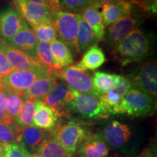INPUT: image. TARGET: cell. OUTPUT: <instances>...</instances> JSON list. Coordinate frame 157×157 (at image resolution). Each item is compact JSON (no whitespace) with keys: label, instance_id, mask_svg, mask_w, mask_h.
<instances>
[{"label":"cell","instance_id":"1","mask_svg":"<svg viewBox=\"0 0 157 157\" xmlns=\"http://www.w3.org/2000/svg\"><path fill=\"white\" fill-rule=\"evenodd\" d=\"M152 37L140 29H136L118 44L113 50V58L122 66L140 62L152 51Z\"/></svg>","mask_w":157,"mask_h":157},{"label":"cell","instance_id":"2","mask_svg":"<svg viewBox=\"0 0 157 157\" xmlns=\"http://www.w3.org/2000/svg\"><path fill=\"white\" fill-rule=\"evenodd\" d=\"M121 109L123 114L135 117L154 114L156 109V100L148 94L132 87L122 98Z\"/></svg>","mask_w":157,"mask_h":157},{"label":"cell","instance_id":"3","mask_svg":"<svg viewBox=\"0 0 157 157\" xmlns=\"http://www.w3.org/2000/svg\"><path fill=\"white\" fill-rule=\"evenodd\" d=\"M133 87L156 99L157 96V66L155 60L143 62L128 76Z\"/></svg>","mask_w":157,"mask_h":157},{"label":"cell","instance_id":"4","mask_svg":"<svg viewBox=\"0 0 157 157\" xmlns=\"http://www.w3.org/2000/svg\"><path fill=\"white\" fill-rule=\"evenodd\" d=\"M78 14L59 11L53 16V25L58 32V37L68 48L78 52L77 32Z\"/></svg>","mask_w":157,"mask_h":157},{"label":"cell","instance_id":"5","mask_svg":"<svg viewBox=\"0 0 157 157\" xmlns=\"http://www.w3.org/2000/svg\"><path fill=\"white\" fill-rule=\"evenodd\" d=\"M48 75L52 74L46 70H13L0 78V82L3 89L23 95L37 78Z\"/></svg>","mask_w":157,"mask_h":157},{"label":"cell","instance_id":"6","mask_svg":"<svg viewBox=\"0 0 157 157\" xmlns=\"http://www.w3.org/2000/svg\"><path fill=\"white\" fill-rule=\"evenodd\" d=\"M67 107L87 119H106L110 116L99 98L90 93H78L76 90L74 99Z\"/></svg>","mask_w":157,"mask_h":157},{"label":"cell","instance_id":"7","mask_svg":"<svg viewBox=\"0 0 157 157\" xmlns=\"http://www.w3.org/2000/svg\"><path fill=\"white\" fill-rule=\"evenodd\" d=\"M13 8L31 26L48 23L53 25L55 13L46 4H35L24 0H13Z\"/></svg>","mask_w":157,"mask_h":157},{"label":"cell","instance_id":"8","mask_svg":"<svg viewBox=\"0 0 157 157\" xmlns=\"http://www.w3.org/2000/svg\"><path fill=\"white\" fill-rule=\"evenodd\" d=\"M143 22V18L141 15L132 13L122 17L110 25L104 36L108 47L113 50L121 41H122L129 33L137 29V26Z\"/></svg>","mask_w":157,"mask_h":157},{"label":"cell","instance_id":"9","mask_svg":"<svg viewBox=\"0 0 157 157\" xmlns=\"http://www.w3.org/2000/svg\"><path fill=\"white\" fill-rule=\"evenodd\" d=\"M54 76L78 93H90L98 97L93 87L92 76L87 72L78 70L74 66L62 68L57 71Z\"/></svg>","mask_w":157,"mask_h":157},{"label":"cell","instance_id":"10","mask_svg":"<svg viewBox=\"0 0 157 157\" xmlns=\"http://www.w3.org/2000/svg\"><path fill=\"white\" fill-rule=\"evenodd\" d=\"M0 49L7 57L13 70H46L39 62L38 59L15 48L1 37Z\"/></svg>","mask_w":157,"mask_h":157},{"label":"cell","instance_id":"11","mask_svg":"<svg viewBox=\"0 0 157 157\" xmlns=\"http://www.w3.org/2000/svg\"><path fill=\"white\" fill-rule=\"evenodd\" d=\"M87 132L83 127L76 123H68L57 126L52 132L55 138L61 145L68 156H72L76 151L78 143Z\"/></svg>","mask_w":157,"mask_h":157},{"label":"cell","instance_id":"12","mask_svg":"<svg viewBox=\"0 0 157 157\" xmlns=\"http://www.w3.org/2000/svg\"><path fill=\"white\" fill-rule=\"evenodd\" d=\"M74 95L75 90L68 87L64 82L58 79L50 93L41 101L61 116L68 104L74 99Z\"/></svg>","mask_w":157,"mask_h":157},{"label":"cell","instance_id":"13","mask_svg":"<svg viewBox=\"0 0 157 157\" xmlns=\"http://www.w3.org/2000/svg\"><path fill=\"white\" fill-rule=\"evenodd\" d=\"M80 157H107L109 148L101 135L87 132L76 148Z\"/></svg>","mask_w":157,"mask_h":157},{"label":"cell","instance_id":"14","mask_svg":"<svg viewBox=\"0 0 157 157\" xmlns=\"http://www.w3.org/2000/svg\"><path fill=\"white\" fill-rule=\"evenodd\" d=\"M33 125L48 132H52L57 127L60 114L56 110L36 100Z\"/></svg>","mask_w":157,"mask_h":157},{"label":"cell","instance_id":"15","mask_svg":"<svg viewBox=\"0 0 157 157\" xmlns=\"http://www.w3.org/2000/svg\"><path fill=\"white\" fill-rule=\"evenodd\" d=\"M101 13L104 25L110 26L125 15L132 13L133 5L130 1L117 0L103 5Z\"/></svg>","mask_w":157,"mask_h":157},{"label":"cell","instance_id":"16","mask_svg":"<svg viewBox=\"0 0 157 157\" xmlns=\"http://www.w3.org/2000/svg\"><path fill=\"white\" fill-rule=\"evenodd\" d=\"M7 41L15 48L36 58V50L38 41L34 31L29 28L26 22L21 30Z\"/></svg>","mask_w":157,"mask_h":157},{"label":"cell","instance_id":"17","mask_svg":"<svg viewBox=\"0 0 157 157\" xmlns=\"http://www.w3.org/2000/svg\"><path fill=\"white\" fill-rule=\"evenodd\" d=\"M25 21L13 8L0 13V37L8 40L25 24Z\"/></svg>","mask_w":157,"mask_h":157},{"label":"cell","instance_id":"18","mask_svg":"<svg viewBox=\"0 0 157 157\" xmlns=\"http://www.w3.org/2000/svg\"><path fill=\"white\" fill-rule=\"evenodd\" d=\"M131 135L130 128L127 124L113 121L104 129L103 138L111 146L119 148L127 143Z\"/></svg>","mask_w":157,"mask_h":157},{"label":"cell","instance_id":"19","mask_svg":"<svg viewBox=\"0 0 157 157\" xmlns=\"http://www.w3.org/2000/svg\"><path fill=\"white\" fill-rule=\"evenodd\" d=\"M50 135L48 131L39 129L34 125H30L21 129L18 143L29 153L33 151L34 154Z\"/></svg>","mask_w":157,"mask_h":157},{"label":"cell","instance_id":"20","mask_svg":"<svg viewBox=\"0 0 157 157\" xmlns=\"http://www.w3.org/2000/svg\"><path fill=\"white\" fill-rule=\"evenodd\" d=\"M58 80L53 75L39 77L23 93V99L42 100L50 93Z\"/></svg>","mask_w":157,"mask_h":157},{"label":"cell","instance_id":"21","mask_svg":"<svg viewBox=\"0 0 157 157\" xmlns=\"http://www.w3.org/2000/svg\"><path fill=\"white\" fill-rule=\"evenodd\" d=\"M103 51L97 44L93 45L84 52V56L79 62L74 66L78 70L85 71L96 70L103 66L105 62Z\"/></svg>","mask_w":157,"mask_h":157},{"label":"cell","instance_id":"22","mask_svg":"<svg viewBox=\"0 0 157 157\" xmlns=\"http://www.w3.org/2000/svg\"><path fill=\"white\" fill-rule=\"evenodd\" d=\"M80 15L92 29L97 42L103 40L105 34V27L98 8L92 6L82 11Z\"/></svg>","mask_w":157,"mask_h":157},{"label":"cell","instance_id":"23","mask_svg":"<svg viewBox=\"0 0 157 157\" xmlns=\"http://www.w3.org/2000/svg\"><path fill=\"white\" fill-rule=\"evenodd\" d=\"M78 22L77 46L78 52H84L98 42L92 29L80 14H78Z\"/></svg>","mask_w":157,"mask_h":157},{"label":"cell","instance_id":"24","mask_svg":"<svg viewBox=\"0 0 157 157\" xmlns=\"http://www.w3.org/2000/svg\"><path fill=\"white\" fill-rule=\"evenodd\" d=\"M31 156L32 157H66L68 154L51 133Z\"/></svg>","mask_w":157,"mask_h":157},{"label":"cell","instance_id":"25","mask_svg":"<svg viewBox=\"0 0 157 157\" xmlns=\"http://www.w3.org/2000/svg\"><path fill=\"white\" fill-rule=\"evenodd\" d=\"M50 49L57 65L61 68L69 66L74 63L71 50L60 40L56 39L50 43Z\"/></svg>","mask_w":157,"mask_h":157},{"label":"cell","instance_id":"26","mask_svg":"<svg viewBox=\"0 0 157 157\" xmlns=\"http://www.w3.org/2000/svg\"><path fill=\"white\" fill-rule=\"evenodd\" d=\"M36 58L39 62L51 74H54L62 68L57 65L50 49V44L39 42L36 46Z\"/></svg>","mask_w":157,"mask_h":157},{"label":"cell","instance_id":"27","mask_svg":"<svg viewBox=\"0 0 157 157\" xmlns=\"http://www.w3.org/2000/svg\"><path fill=\"white\" fill-rule=\"evenodd\" d=\"M36 109V102L31 99H24L18 115L15 119V123L20 128L33 125Z\"/></svg>","mask_w":157,"mask_h":157},{"label":"cell","instance_id":"28","mask_svg":"<svg viewBox=\"0 0 157 157\" xmlns=\"http://www.w3.org/2000/svg\"><path fill=\"white\" fill-rule=\"evenodd\" d=\"M99 99L103 104L105 111L111 114H123L121 109L122 97L117 93L110 90L105 93L99 96Z\"/></svg>","mask_w":157,"mask_h":157},{"label":"cell","instance_id":"29","mask_svg":"<svg viewBox=\"0 0 157 157\" xmlns=\"http://www.w3.org/2000/svg\"><path fill=\"white\" fill-rule=\"evenodd\" d=\"M21 128L16 123L7 124L0 121V153L6 145L12 143H18Z\"/></svg>","mask_w":157,"mask_h":157},{"label":"cell","instance_id":"30","mask_svg":"<svg viewBox=\"0 0 157 157\" xmlns=\"http://www.w3.org/2000/svg\"><path fill=\"white\" fill-rule=\"evenodd\" d=\"M3 92L5 97L6 112L10 119L15 122L24 99L22 95L11 93L5 89H3Z\"/></svg>","mask_w":157,"mask_h":157},{"label":"cell","instance_id":"31","mask_svg":"<svg viewBox=\"0 0 157 157\" xmlns=\"http://www.w3.org/2000/svg\"><path fill=\"white\" fill-rule=\"evenodd\" d=\"M93 87L99 97L112 89L113 86V74L102 71L94 72L93 77Z\"/></svg>","mask_w":157,"mask_h":157},{"label":"cell","instance_id":"32","mask_svg":"<svg viewBox=\"0 0 157 157\" xmlns=\"http://www.w3.org/2000/svg\"><path fill=\"white\" fill-rule=\"evenodd\" d=\"M31 27L35 36L39 42L50 43L58 38V32L53 25L41 23Z\"/></svg>","mask_w":157,"mask_h":157},{"label":"cell","instance_id":"33","mask_svg":"<svg viewBox=\"0 0 157 157\" xmlns=\"http://www.w3.org/2000/svg\"><path fill=\"white\" fill-rule=\"evenodd\" d=\"M60 9L65 12L80 14L88 7H94V0H59Z\"/></svg>","mask_w":157,"mask_h":157},{"label":"cell","instance_id":"34","mask_svg":"<svg viewBox=\"0 0 157 157\" xmlns=\"http://www.w3.org/2000/svg\"><path fill=\"white\" fill-rule=\"evenodd\" d=\"M3 157H32L31 154L20 143L6 145L0 153Z\"/></svg>","mask_w":157,"mask_h":157},{"label":"cell","instance_id":"35","mask_svg":"<svg viewBox=\"0 0 157 157\" xmlns=\"http://www.w3.org/2000/svg\"><path fill=\"white\" fill-rule=\"evenodd\" d=\"M132 87H134L128 78L124 76L113 74V86L111 90L121 97L123 98Z\"/></svg>","mask_w":157,"mask_h":157},{"label":"cell","instance_id":"36","mask_svg":"<svg viewBox=\"0 0 157 157\" xmlns=\"http://www.w3.org/2000/svg\"><path fill=\"white\" fill-rule=\"evenodd\" d=\"M0 121H2L7 124H13L15 123L10 119L6 112L5 97L4 95L2 86H0Z\"/></svg>","mask_w":157,"mask_h":157},{"label":"cell","instance_id":"37","mask_svg":"<svg viewBox=\"0 0 157 157\" xmlns=\"http://www.w3.org/2000/svg\"><path fill=\"white\" fill-rule=\"evenodd\" d=\"M13 70L7 57L5 56L2 50L0 49V78L7 75Z\"/></svg>","mask_w":157,"mask_h":157},{"label":"cell","instance_id":"38","mask_svg":"<svg viewBox=\"0 0 157 157\" xmlns=\"http://www.w3.org/2000/svg\"><path fill=\"white\" fill-rule=\"evenodd\" d=\"M137 157H157L156 146L152 145V146L147 147Z\"/></svg>","mask_w":157,"mask_h":157},{"label":"cell","instance_id":"39","mask_svg":"<svg viewBox=\"0 0 157 157\" xmlns=\"http://www.w3.org/2000/svg\"><path fill=\"white\" fill-rule=\"evenodd\" d=\"M117 1V0H94V7L97 8H102L103 5L105 4L112 2Z\"/></svg>","mask_w":157,"mask_h":157},{"label":"cell","instance_id":"40","mask_svg":"<svg viewBox=\"0 0 157 157\" xmlns=\"http://www.w3.org/2000/svg\"><path fill=\"white\" fill-rule=\"evenodd\" d=\"M25 2L31 3H35V4H41V5H44L46 3L47 0H24Z\"/></svg>","mask_w":157,"mask_h":157},{"label":"cell","instance_id":"41","mask_svg":"<svg viewBox=\"0 0 157 157\" xmlns=\"http://www.w3.org/2000/svg\"><path fill=\"white\" fill-rule=\"evenodd\" d=\"M147 1L149 2H151V3H157L156 0H147Z\"/></svg>","mask_w":157,"mask_h":157},{"label":"cell","instance_id":"42","mask_svg":"<svg viewBox=\"0 0 157 157\" xmlns=\"http://www.w3.org/2000/svg\"><path fill=\"white\" fill-rule=\"evenodd\" d=\"M0 157H3V156H2V155L1 154H0Z\"/></svg>","mask_w":157,"mask_h":157},{"label":"cell","instance_id":"43","mask_svg":"<svg viewBox=\"0 0 157 157\" xmlns=\"http://www.w3.org/2000/svg\"><path fill=\"white\" fill-rule=\"evenodd\" d=\"M0 86H2V84H1V82H0Z\"/></svg>","mask_w":157,"mask_h":157},{"label":"cell","instance_id":"44","mask_svg":"<svg viewBox=\"0 0 157 157\" xmlns=\"http://www.w3.org/2000/svg\"><path fill=\"white\" fill-rule=\"evenodd\" d=\"M66 157H72V156H66Z\"/></svg>","mask_w":157,"mask_h":157}]
</instances>
